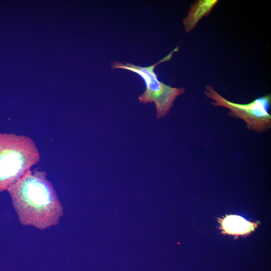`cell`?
Listing matches in <instances>:
<instances>
[{
	"mask_svg": "<svg viewBox=\"0 0 271 271\" xmlns=\"http://www.w3.org/2000/svg\"><path fill=\"white\" fill-rule=\"evenodd\" d=\"M44 171H28L8 189L20 223L45 229L57 225L63 207Z\"/></svg>",
	"mask_w": 271,
	"mask_h": 271,
	"instance_id": "1",
	"label": "cell"
},
{
	"mask_svg": "<svg viewBox=\"0 0 271 271\" xmlns=\"http://www.w3.org/2000/svg\"><path fill=\"white\" fill-rule=\"evenodd\" d=\"M40 160L28 136L0 132V192L16 183Z\"/></svg>",
	"mask_w": 271,
	"mask_h": 271,
	"instance_id": "2",
	"label": "cell"
},
{
	"mask_svg": "<svg viewBox=\"0 0 271 271\" xmlns=\"http://www.w3.org/2000/svg\"><path fill=\"white\" fill-rule=\"evenodd\" d=\"M178 51L179 46H177L158 62L147 67H142L127 62L124 64L117 61L111 63V68L112 70H127L142 77L146 87L144 92L139 97V102L144 104L154 103L157 111L156 116L158 119L165 116L170 112L175 100L185 91L184 87H172L160 81L157 74L154 72L156 66L170 60L174 53Z\"/></svg>",
	"mask_w": 271,
	"mask_h": 271,
	"instance_id": "3",
	"label": "cell"
},
{
	"mask_svg": "<svg viewBox=\"0 0 271 271\" xmlns=\"http://www.w3.org/2000/svg\"><path fill=\"white\" fill-rule=\"evenodd\" d=\"M205 96L211 100L214 106L227 108L229 116L240 119L246 123L249 130L261 133L271 128V115L269 113L271 105V94L256 98L247 104L231 102L220 94L211 85L204 87Z\"/></svg>",
	"mask_w": 271,
	"mask_h": 271,
	"instance_id": "4",
	"label": "cell"
},
{
	"mask_svg": "<svg viewBox=\"0 0 271 271\" xmlns=\"http://www.w3.org/2000/svg\"><path fill=\"white\" fill-rule=\"evenodd\" d=\"M219 2V0H197L192 3L187 16L183 20L186 33L191 32L203 17H207Z\"/></svg>",
	"mask_w": 271,
	"mask_h": 271,
	"instance_id": "5",
	"label": "cell"
},
{
	"mask_svg": "<svg viewBox=\"0 0 271 271\" xmlns=\"http://www.w3.org/2000/svg\"><path fill=\"white\" fill-rule=\"evenodd\" d=\"M222 228L225 233L243 235L252 231L255 224L247 221L242 217L236 215L227 216L221 221Z\"/></svg>",
	"mask_w": 271,
	"mask_h": 271,
	"instance_id": "6",
	"label": "cell"
}]
</instances>
